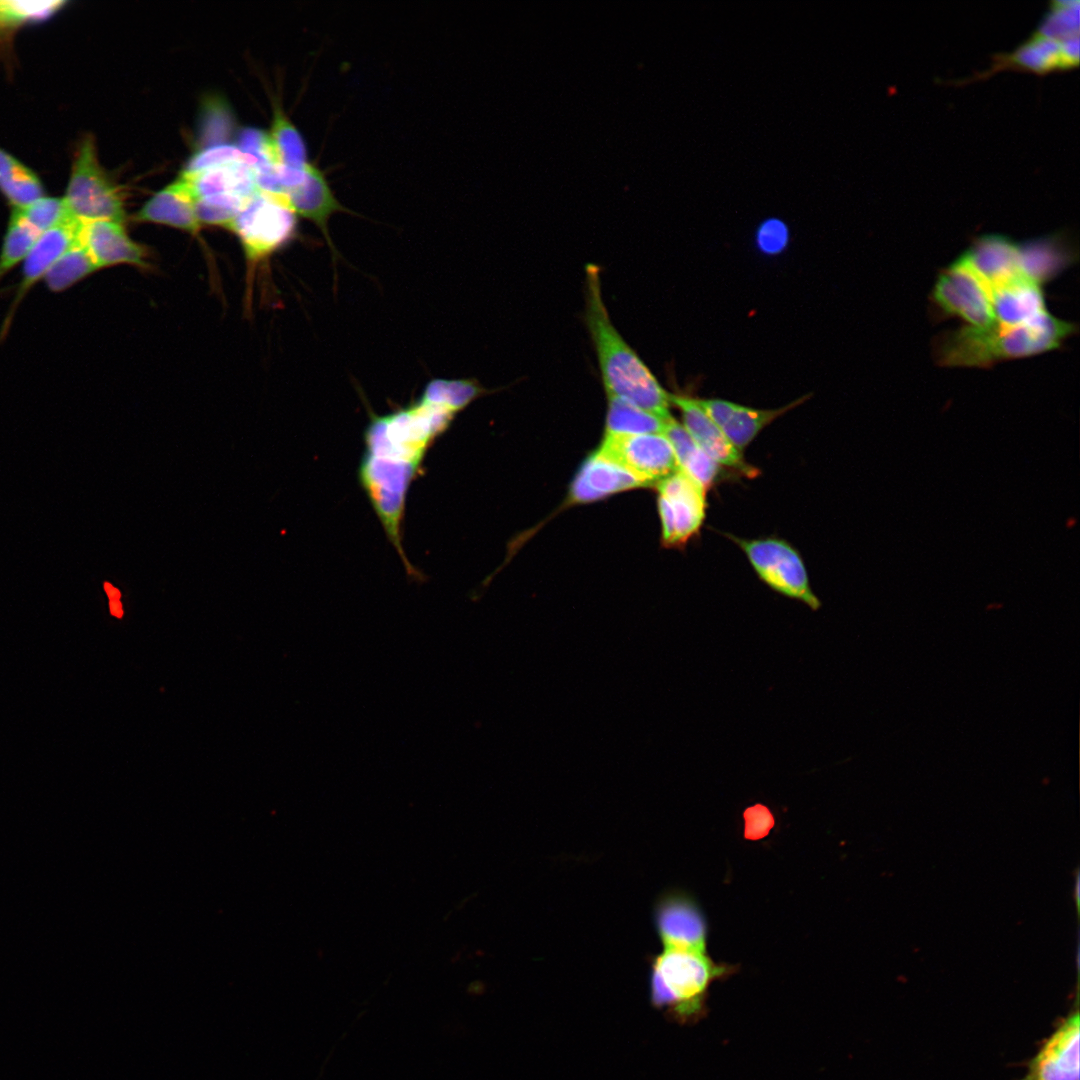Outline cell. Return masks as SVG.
Listing matches in <instances>:
<instances>
[{"label":"cell","instance_id":"1","mask_svg":"<svg viewBox=\"0 0 1080 1080\" xmlns=\"http://www.w3.org/2000/svg\"><path fill=\"white\" fill-rule=\"evenodd\" d=\"M458 412L424 391L406 407L371 417L358 479L387 533L400 531L410 482L426 451Z\"/></svg>","mask_w":1080,"mask_h":1080},{"label":"cell","instance_id":"2","mask_svg":"<svg viewBox=\"0 0 1080 1080\" xmlns=\"http://www.w3.org/2000/svg\"><path fill=\"white\" fill-rule=\"evenodd\" d=\"M585 323L593 341L608 397L668 417L670 393L613 325L602 297L599 267L586 266Z\"/></svg>","mask_w":1080,"mask_h":1080},{"label":"cell","instance_id":"3","mask_svg":"<svg viewBox=\"0 0 1080 1080\" xmlns=\"http://www.w3.org/2000/svg\"><path fill=\"white\" fill-rule=\"evenodd\" d=\"M1077 331L1074 323L1049 311L1015 326L996 322L988 327L962 326L937 335L932 343L935 362L945 367H991L1015 358L1059 348Z\"/></svg>","mask_w":1080,"mask_h":1080},{"label":"cell","instance_id":"4","mask_svg":"<svg viewBox=\"0 0 1080 1080\" xmlns=\"http://www.w3.org/2000/svg\"><path fill=\"white\" fill-rule=\"evenodd\" d=\"M738 970V965L715 962L707 952L663 947L652 962L651 1003L679 1024H696L708 1014L711 985Z\"/></svg>","mask_w":1080,"mask_h":1080},{"label":"cell","instance_id":"5","mask_svg":"<svg viewBox=\"0 0 1080 1080\" xmlns=\"http://www.w3.org/2000/svg\"><path fill=\"white\" fill-rule=\"evenodd\" d=\"M63 199L79 222L125 221L123 194L101 166L92 135L84 136L76 147Z\"/></svg>","mask_w":1080,"mask_h":1080},{"label":"cell","instance_id":"6","mask_svg":"<svg viewBox=\"0 0 1080 1080\" xmlns=\"http://www.w3.org/2000/svg\"><path fill=\"white\" fill-rule=\"evenodd\" d=\"M297 216L281 196L258 190L234 219V232L249 265L284 247L296 234Z\"/></svg>","mask_w":1080,"mask_h":1080},{"label":"cell","instance_id":"7","mask_svg":"<svg viewBox=\"0 0 1080 1080\" xmlns=\"http://www.w3.org/2000/svg\"><path fill=\"white\" fill-rule=\"evenodd\" d=\"M727 536L745 553L754 571L767 586L817 611L821 601L814 594L802 557L787 541L775 537L743 539Z\"/></svg>","mask_w":1080,"mask_h":1080},{"label":"cell","instance_id":"8","mask_svg":"<svg viewBox=\"0 0 1080 1080\" xmlns=\"http://www.w3.org/2000/svg\"><path fill=\"white\" fill-rule=\"evenodd\" d=\"M930 300L937 317L979 328L996 323L988 286L960 256L938 274Z\"/></svg>","mask_w":1080,"mask_h":1080},{"label":"cell","instance_id":"9","mask_svg":"<svg viewBox=\"0 0 1080 1080\" xmlns=\"http://www.w3.org/2000/svg\"><path fill=\"white\" fill-rule=\"evenodd\" d=\"M656 486L663 543L683 545L703 524L706 492L681 469Z\"/></svg>","mask_w":1080,"mask_h":1080},{"label":"cell","instance_id":"10","mask_svg":"<svg viewBox=\"0 0 1080 1080\" xmlns=\"http://www.w3.org/2000/svg\"><path fill=\"white\" fill-rule=\"evenodd\" d=\"M599 451L646 486L657 485L679 470L673 448L663 434L605 435Z\"/></svg>","mask_w":1080,"mask_h":1080},{"label":"cell","instance_id":"11","mask_svg":"<svg viewBox=\"0 0 1080 1080\" xmlns=\"http://www.w3.org/2000/svg\"><path fill=\"white\" fill-rule=\"evenodd\" d=\"M80 222L70 219L41 233L22 262L20 280L0 330V342L6 337L16 310L27 293L40 281L57 259L78 240Z\"/></svg>","mask_w":1080,"mask_h":1080},{"label":"cell","instance_id":"12","mask_svg":"<svg viewBox=\"0 0 1080 1080\" xmlns=\"http://www.w3.org/2000/svg\"><path fill=\"white\" fill-rule=\"evenodd\" d=\"M1079 1018L1075 1009L1058 1024L1020 1080H1079Z\"/></svg>","mask_w":1080,"mask_h":1080},{"label":"cell","instance_id":"13","mask_svg":"<svg viewBox=\"0 0 1080 1080\" xmlns=\"http://www.w3.org/2000/svg\"><path fill=\"white\" fill-rule=\"evenodd\" d=\"M655 920L663 947L707 952V922L692 897L681 892L665 895L656 906Z\"/></svg>","mask_w":1080,"mask_h":1080},{"label":"cell","instance_id":"14","mask_svg":"<svg viewBox=\"0 0 1080 1080\" xmlns=\"http://www.w3.org/2000/svg\"><path fill=\"white\" fill-rule=\"evenodd\" d=\"M78 241L99 270L121 264L141 268L149 266L148 250L129 237L122 222L113 220L80 222Z\"/></svg>","mask_w":1080,"mask_h":1080},{"label":"cell","instance_id":"15","mask_svg":"<svg viewBox=\"0 0 1080 1080\" xmlns=\"http://www.w3.org/2000/svg\"><path fill=\"white\" fill-rule=\"evenodd\" d=\"M808 398L809 395H805L776 409H756L715 398H696V401L731 444L742 452L766 426Z\"/></svg>","mask_w":1080,"mask_h":1080},{"label":"cell","instance_id":"16","mask_svg":"<svg viewBox=\"0 0 1080 1080\" xmlns=\"http://www.w3.org/2000/svg\"><path fill=\"white\" fill-rule=\"evenodd\" d=\"M670 403L680 410L682 425L696 444L720 466L729 467L746 477H755L759 473L754 466L745 461L742 452L731 444L700 407L696 398L670 393Z\"/></svg>","mask_w":1080,"mask_h":1080},{"label":"cell","instance_id":"17","mask_svg":"<svg viewBox=\"0 0 1080 1080\" xmlns=\"http://www.w3.org/2000/svg\"><path fill=\"white\" fill-rule=\"evenodd\" d=\"M284 198L296 216L313 222L320 229L335 257L337 251L329 235L328 221L334 213L351 212L336 198L323 171L308 162L303 180L288 190Z\"/></svg>","mask_w":1080,"mask_h":1080},{"label":"cell","instance_id":"18","mask_svg":"<svg viewBox=\"0 0 1080 1080\" xmlns=\"http://www.w3.org/2000/svg\"><path fill=\"white\" fill-rule=\"evenodd\" d=\"M644 486L639 477L597 450L579 469L571 484L569 498L573 503H589Z\"/></svg>","mask_w":1080,"mask_h":1080},{"label":"cell","instance_id":"19","mask_svg":"<svg viewBox=\"0 0 1080 1080\" xmlns=\"http://www.w3.org/2000/svg\"><path fill=\"white\" fill-rule=\"evenodd\" d=\"M1077 256V248L1064 232L1018 243L1021 273L1041 286L1070 267Z\"/></svg>","mask_w":1080,"mask_h":1080},{"label":"cell","instance_id":"20","mask_svg":"<svg viewBox=\"0 0 1080 1080\" xmlns=\"http://www.w3.org/2000/svg\"><path fill=\"white\" fill-rule=\"evenodd\" d=\"M990 288L1022 274L1018 243L1000 234L977 237L960 256Z\"/></svg>","mask_w":1080,"mask_h":1080},{"label":"cell","instance_id":"21","mask_svg":"<svg viewBox=\"0 0 1080 1080\" xmlns=\"http://www.w3.org/2000/svg\"><path fill=\"white\" fill-rule=\"evenodd\" d=\"M996 322L1015 326L1028 323L1047 310L1042 286L1023 274L990 288Z\"/></svg>","mask_w":1080,"mask_h":1080},{"label":"cell","instance_id":"22","mask_svg":"<svg viewBox=\"0 0 1080 1080\" xmlns=\"http://www.w3.org/2000/svg\"><path fill=\"white\" fill-rule=\"evenodd\" d=\"M133 220L163 224L193 235L201 228L194 210V199L181 177L151 196Z\"/></svg>","mask_w":1080,"mask_h":1080},{"label":"cell","instance_id":"23","mask_svg":"<svg viewBox=\"0 0 1080 1080\" xmlns=\"http://www.w3.org/2000/svg\"><path fill=\"white\" fill-rule=\"evenodd\" d=\"M180 177L187 183L194 201L198 198L231 194L249 199L257 191L253 167L237 161Z\"/></svg>","mask_w":1080,"mask_h":1080},{"label":"cell","instance_id":"24","mask_svg":"<svg viewBox=\"0 0 1080 1080\" xmlns=\"http://www.w3.org/2000/svg\"><path fill=\"white\" fill-rule=\"evenodd\" d=\"M992 58L993 62L989 69L975 74L970 79L983 78L992 72L1010 67L1037 73L1066 69L1060 41L1036 32L1013 51L1001 52L993 55Z\"/></svg>","mask_w":1080,"mask_h":1080},{"label":"cell","instance_id":"25","mask_svg":"<svg viewBox=\"0 0 1080 1080\" xmlns=\"http://www.w3.org/2000/svg\"><path fill=\"white\" fill-rule=\"evenodd\" d=\"M0 192L12 209L23 208L44 196V189L38 176L2 148H0Z\"/></svg>","mask_w":1080,"mask_h":1080},{"label":"cell","instance_id":"26","mask_svg":"<svg viewBox=\"0 0 1080 1080\" xmlns=\"http://www.w3.org/2000/svg\"><path fill=\"white\" fill-rule=\"evenodd\" d=\"M268 137L277 164L299 171L306 168L309 161L305 141L279 103H275L273 108Z\"/></svg>","mask_w":1080,"mask_h":1080},{"label":"cell","instance_id":"27","mask_svg":"<svg viewBox=\"0 0 1080 1080\" xmlns=\"http://www.w3.org/2000/svg\"><path fill=\"white\" fill-rule=\"evenodd\" d=\"M65 4V1L0 0V48L7 51L19 29L48 19Z\"/></svg>","mask_w":1080,"mask_h":1080},{"label":"cell","instance_id":"28","mask_svg":"<svg viewBox=\"0 0 1080 1080\" xmlns=\"http://www.w3.org/2000/svg\"><path fill=\"white\" fill-rule=\"evenodd\" d=\"M608 400L605 435L662 434L671 416L661 417L619 398Z\"/></svg>","mask_w":1080,"mask_h":1080},{"label":"cell","instance_id":"29","mask_svg":"<svg viewBox=\"0 0 1080 1080\" xmlns=\"http://www.w3.org/2000/svg\"><path fill=\"white\" fill-rule=\"evenodd\" d=\"M98 270L86 249L77 240L52 265L43 281L51 292L60 293Z\"/></svg>","mask_w":1080,"mask_h":1080},{"label":"cell","instance_id":"30","mask_svg":"<svg viewBox=\"0 0 1080 1080\" xmlns=\"http://www.w3.org/2000/svg\"><path fill=\"white\" fill-rule=\"evenodd\" d=\"M39 235L12 209L0 250V281L24 261Z\"/></svg>","mask_w":1080,"mask_h":1080},{"label":"cell","instance_id":"31","mask_svg":"<svg viewBox=\"0 0 1080 1080\" xmlns=\"http://www.w3.org/2000/svg\"><path fill=\"white\" fill-rule=\"evenodd\" d=\"M1035 32L1058 41L1079 35V1H1052Z\"/></svg>","mask_w":1080,"mask_h":1080},{"label":"cell","instance_id":"32","mask_svg":"<svg viewBox=\"0 0 1080 1080\" xmlns=\"http://www.w3.org/2000/svg\"><path fill=\"white\" fill-rule=\"evenodd\" d=\"M247 200L231 194L206 196L194 201V210L200 225L207 224L230 229Z\"/></svg>","mask_w":1080,"mask_h":1080},{"label":"cell","instance_id":"33","mask_svg":"<svg viewBox=\"0 0 1080 1080\" xmlns=\"http://www.w3.org/2000/svg\"><path fill=\"white\" fill-rule=\"evenodd\" d=\"M15 210L38 234L74 219L70 215L63 197L42 196L29 205Z\"/></svg>","mask_w":1080,"mask_h":1080},{"label":"cell","instance_id":"34","mask_svg":"<svg viewBox=\"0 0 1080 1080\" xmlns=\"http://www.w3.org/2000/svg\"><path fill=\"white\" fill-rule=\"evenodd\" d=\"M237 161H244L252 167L257 165L256 159L242 152L238 146L224 143L212 144L195 153L186 163L182 173H198Z\"/></svg>","mask_w":1080,"mask_h":1080},{"label":"cell","instance_id":"35","mask_svg":"<svg viewBox=\"0 0 1080 1080\" xmlns=\"http://www.w3.org/2000/svg\"><path fill=\"white\" fill-rule=\"evenodd\" d=\"M746 840L758 841L767 837L776 824L775 815L763 803H755L745 808L742 814Z\"/></svg>","mask_w":1080,"mask_h":1080},{"label":"cell","instance_id":"36","mask_svg":"<svg viewBox=\"0 0 1080 1080\" xmlns=\"http://www.w3.org/2000/svg\"><path fill=\"white\" fill-rule=\"evenodd\" d=\"M789 242V231L785 223L778 219L763 222L756 233L758 249L766 255L782 253Z\"/></svg>","mask_w":1080,"mask_h":1080},{"label":"cell","instance_id":"37","mask_svg":"<svg viewBox=\"0 0 1080 1080\" xmlns=\"http://www.w3.org/2000/svg\"><path fill=\"white\" fill-rule=\"evenodd\" d=\"M211 112L212 114H207L205 119V133L203 138L205 142H216L217 144H219L218 142L222 141L227 137L226 135L228 134L230 129L228 126L230 121L227 119L226 114L224 113L225 111H223L222 109H217L216 107V111L215 109H212Z\"/></svg>","mask_w":1080,"mask_h":1080},{"label":"cell","instance_id":"38","mask_svg":"<svg viewBox=\"0 0 1080 1080\" xmlns=\"http://www.w3.org/2000/svg\"><path fill=\"white\" fill-rule=\"evenodd\" d=\"M106 594L110 600H120L121 592L115 588L112 584L105 582L103 584Z\"/></svg>","mask_w":1080,"mask_h":1080},{"label":"cell","instance_id":"39","mask_svg":"<svg viewBox=\"0 0 1080 1080\" xmlns=\"http://www.w3.org/2000/svg\"><path fill=\"white\" fill-rule=\"evenodd\" d=\"M109 608H110V613L113 616H115L117 618H122V616H123V608H122V604H121L120 600H109Z\"/></svg>","mask_w":1080,"mask_h":1080},{"label":"cell","instance_id":"40","mask_svg":"<svg viewBox=\"0 0 1080 1080\" xmlns=\"http://www.w3.org/2000/svg\"><path fill=\"white\" fill-rule=\"evenodd\" d=\"M1076 524H1077V518L1074 517V516L1068 517L1066 519V521H1065V526H1066L1067 529H1073L1076 526Z\"/></svg>","mask_w":1080,"mask_h":1080}]
</instances>
